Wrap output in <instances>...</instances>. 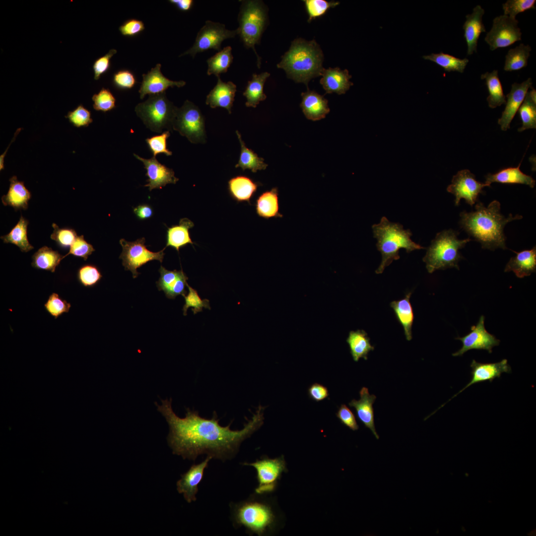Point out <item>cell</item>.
<instances>
[{
	"instance_id": "5b68a950",
	"label": "cell",
	"mask_w": 536,
	"mask_h": 536,
	"mask_svg": "<svg viewBox=\"0 0 536 536\" xmlns=\"http://www.w3.org/2000/svg\"><path fill=\"white\" fill-rule=\"evenodd\" d=\"M229 506L233 527L243 528L249 535H265L275 526L276 516L271 506L254 495L239 502H231Z\"/></svg>"
},
{
	"instance_id": "8d00e7d4",
	"label": "cell",
	"mask_w": 536,
	"mask_h": 536,
	"mask_svg": "<svg viewBox=\"0 0 536 536\" xmlns=\"http://www.w3.org/2000/svg\"><path fill=\"white\" fill-rule=\"evenodd\" d=\"M63 258V256L58 251L45 246L33 254L31 265L36 269L54 272Z\"/></svg>"
},
{
	"instance_id": "680465c9",
	"label": "cell",
	"mask_w": 536,
	"mask_h": 536,
	"mask_svg": "<svg viewBox=\"0 0 536 536\" xmlns=\"http://www.w3.org/2000/svg\"><path fill=\"white\" fill-rule=\"evenodd\" d=\"M336 415L341 423L353 431L358 429L359 426L352 411L345 405L342 404Z\"/></svg>"
},
{
	"instance_id": "f907efd6",
	"label": "cell",
	"mask_w": 536,
	"mask_h": 536,
	"mask_svg": "<svg viewBox=\"0 0 536 536\" xmlns=\"http://www.w3.org/2000/svg\"><path fill=\"white\" fill-rule=\"evenodd\" d=\"M536 0H508L502 4L504 15L515 19L516 15L535 8Z\"/></svg>"
},
{
	"instance_id": "6125c7cd",
	"label": "cell",
	"mask_w": 536,
	"mask_h": 536,
	"mask_svg": "<svg viewBox=\"0 0 536 536\" xmlns=\"http://www.w3.org/2000/svg\"><path fill=\"white\" fill-rule=\"evenodd\" d=\"M169 2L182 11H189L194 4V1L192 0H170Z\"/></svg>"
},
{
	"instance_id": "cb8c5ba5",
	"label": "cell",
	"mask_w": 536,
	"mask_h": 536,
	"mask_svg": "<svg viewBox=\"0 0 536 536\" xmlns=\"http://www.w3.org/2000/svg\"><path fill=\"white\" fill-rule=\"evenodd\" d=\"M360 399L352 400L348 403L350 407L355 408L357 417L365 426L369 428L377 439H379L374 423V414L373 404L376 397L369 393L367 388L363 387L359 392Z\"/></svg>"
},
{
	"instance_id": "7402d4cb",
	"label": "cell",
	"mask_w": 536,
	"mask_h": 536,
	"mask_svg": "<svg viewBox=\"0 0 536 536\" xmlns=\"http://www.w3.org/2000/svg\"><path fill=\"white\" fill-rule=\"evenodd\" d=\"M484 12V9L480 5H477L473 8L471 14L466 16V20L463 28L464 31V36L468 47V55H471L474 52H477L479 36L482 32H486L482 22V16Z\"/></svg>"
},
{
	"instance_id": "c3c4849f",
	"label": "cell",
	"mask_w": 536,
	"mask_h": 536,
	"mask_svg": "<svg viewBox=\"0 0 536 536\" xmlns=\"http://www.w3.org/2000/svg\"><path fill=\"white\" fill-rule=\"evenodd\" d=\"M309 15L308 21L324 15L327 10L337 5L338 1H328L325 0H303Z\"/></svg>"
},
{
	"instance_id": "9f6ffc18",
	"label": "cell",
	"mask_w": 536,
	"mask_h": 536,
	"mask_svg": "<svg viewBox=\"0 0 536 536\" xmlns=\"http://www.w3.org/2000/svg\"><path fill=\"white\" fill-rule=\"evenodd\" d=\"M117 52L116 49H111L105 55L99 57L94 61L92 68L95 80H98L102 75L109 70L111 67V59Z\"/></svg>"
},
{
	"instance_id": "3957f363",
	"label": "cell",
	"mask_w": 536,
	"mask_h": 536,
	"mask_svg": "<svg viewBox=\"0 0 536 536\" xmlns=\"http://www.w3.org/2000/svg\"><path fill=\"white\" fill-rule=\"evenodd\" d=\"M323 58L322 51L314 40L307 41L299 38L292 42L277 67L284 69L287 76L295 81L308 86L312 78L320 76Z\"/></svg>"
},
{
	"instance_id": "7dc6e473",
	"label": "cell",
	"mask_w": 536,
	"mask_h": 536,
	"mask_svg": "<svg viewBox=\"0 0 536 536\" xmlns=\"http://www.w3.org/2000/svg\"><path fill=\"white\" fill-rule=\"evenodd\" d=\"M187 286L189 289V293L187 295L183 296L185 301V304L183 307L184 316L187 315V310L190 307H192V310L194 314L202 311L203 307L210 309L208 300L206 299L202 300L195 289L188 284Z\"/></svg>"
},
{
	"instance_id": "11a10c76",
	"label": "cell",
	"mask_w": 536,
	"mask_h": 536,
	"mask_svg": "<svg viewBox=\"0 0 536 536\" xmlns=\"http://www.w3.org/2000/svg\"><path fill=\"white\" fill-rule=\"evenodd\" d=\"M66 117L76 127H87L93 121L90 111L81 104L68 112Z\"/></svg>"
},
{
	"instance_id": "4fadbf2b",
	"label": "cell",
	"mask_w": 536,
	"mask_h": 536,
	"mask_svg": "<svg viewBox=\"0 0 536 536\" xmlns=\"http://www.w3.org/2000/svg\"><path fill=\"white\" fill-rule=\"evenodd\" d=\"M518 22L516 18L504 14L494 18L492 28L485 38L490 50L507 47L521 40L522 33Z\"/></svg>"
},
{
	"instance_id": "8fae6325",
	"label": "cell",
	"mask_w": 536,
	"mask_h": 536,
	"mask_svg": "<svg viewBox=\"0 0 536 536\" xmlns=\"http://www.w3.org/2000/svg\"><path fill=\"white\" fill-rule=\"evenodd\" d=\"M237 34L236 29L230 30L223 24L207 20L198 33L193 46L179 57L190 55L194 58L197 54L210 49L219 51L224 40L234 38Z\"/></svg>"
},
{
	"instance_id": "be15d7a7",
	"label": "cell",
	"mask_w": 536,
	"mask_h": 536,
	"mask_svg": "<svg viewBox=\"0 0 536 536\" xmlns=\"http://www.w3.org/2000/svg\"><path fill=\"white\" fill-rule=\"evenodd\" d=\"M21 128H19V129H17L16 130V132L15 133L14 136V137L13 138V139L10 142V144L8 145L7 149L5 150V152L3 154H2L0 156V171L4 169V158L5 157L6 153L7 151L8 150V147L10 146V144L13 142V141L14 140V139L15 138V137L19 134V133L21 131Z\"/></svg>"
},
{
	"instance_id": "60d3db41",
	"label": "cell",
	"mask_w": 536,
	"mask_h": 536,
	"mask_svg": "<svg viewBox=\"0 0 536 536\" xmlns=\"http://www.w3.org/2000/svg\"><path fill=\"white\" fill-rule=\"evenodd\" d=\"M531 51V47L529 45L522 43L509 50L505 57L504 70L516 71L526 67Z\"/></svg>"
},
{
	"instance_id": "836d02e7",
	"label": "cell",
	"mask_w": 536,
	"mask_h": 536,
	"mask_svg": "<svg viewBox=\"0 0 536 536\" xmlns=\"http://www.w3.org/2000/svg\"><path fill=\"white\" fill-rule=\"evenodd\" d=\"M346 342L352 357L355 362L358 361L360 358L367 360L369 352L374 349V347L370 343L367 334L363 330L350 331Z\"/></svg>"
},
{
	"instance_id": "f6af8a7d",
	"label": "cell",
	"mask_w": 536,
	"mask_h": 536,
	"mask_svg": "<svg viewBox=\"0 0 536 536\" xmlns=\"http://www.w3.org/2000/svg\"><path fill=\"white\" fill-rule=\"evenodd\" d=\"M92 100L93 107L96 111L106 112L116 107V98L107 88H102L98 93L92 96Z\"/></svg>"
},
{
	"instance_id": "484cf974",
	"label": "cell",
	"mask_w": 536,
	"mask_h": 536,
	"mask_svg": "<svg viewBox=\"0 0 536 536\" xmlns=\"http://www.w3.org/2000/svg\"><path fill=\"white\" fill-rule=\"evenodd\" d=\"M300 106L305 117L316 121L325 118L330 112L328 100L316 91L309 89L301 93Z\"/></svg>"
},
{
	"instance_id": "b9f144b4",
	"label": "cell",
	"mask_w": 536,
	"mask_h": 536,
	"mask_svg": "<svg viewBox=\"0 0 536 536\" xmlns=\"http://www.w3.org/2000/svg\"><path fill=\"white\" fill-rule=\"evenodd\" d=\"M233 57L232 54V48L230 46L224 47L207 61L208 69L207 74L215 75L219 76L221 73L227 71L228 68L233 62Z\"/></svg>"
},
{
	"instance_id": "9c48e42d",
	"label": "cell",
	"mask_w": 536,
	"mask_h": 536,
	"mask_svg": "<svg viewBox=\"0 0 536 536\" xmlns=\"http://www.w3.org/2000/svg\"><path fill=\"white\" fill-rule=\"evenodd\" d=\"M173 130L193 143L205 141L204 117L199 107L188 100L181 108H178Z\"/></svg>"
},
{
	"instance_id": "1f68e13d",
	"label": "cell",
	"mask_w": 536,
	"mask_h": 536,
	"mask_svg": "<svg viewBox=\"0 0 536 536\" xmlns=\"http://www.w3.org/2000/svg\"><path fill=\"white\" fill-rule=\"evenodd\" d=\"M228 190L231 197L238 202H250V200L259 186L250 178L238 176L231 178L228 183Z\"/></svg>"
},
{
	"instance_id": "f5cc1de1",
	"label": "cell",
	"mask_w": 536,
	"mask_h": 536,
	"mask_svg": "<svg viewBox=\"0 0 536 536\" xmlns=\"http://www.w3.org/2000/svg\"><path fill=\"white\" fill-rule=\"evenodd\" d=\"M112 83L114 87L119 90H129L134 86L136 83V79L134 74L131 71L123 69L114 73L112 77Z\"/></svg>"
},
{
	"instance_id": "4dcf8cb0",
	"label": "cell",
	"mask_w": 536,
	"mask_h": 536,
	"mask_svg": "<svg viewBox=\"0 0 536 536\" xmlns=\"http://www.w3.org/2000/svg\"><path fill=\"white\" fill-rule=\"evenodd\" d=\"M194 226V224L191 220L187 218H184L180 219L178 225L168 228L166 247L174 248L179 252L180 248L188 244H193L190 235L189 229Z\"/></svg>"
},
{
	"instance_id": "603a6c76",
	"label": "cell",
	"mask_w": 536,
	"mask_h": 536,
	"mask_svg": "<svg viewBox=\"0 0 536 536\" xmlns=\"http://www.w3.org/2000/svg\"><path fill=\"white\" fill-rule=\"evenodd\" d=\"M320 75L322 77L320 82L325 90L326 94H345L353 84L349 80L351 75L346 69L342 70L339 67H329L328 69L323 68Z\"/></svg>"
},
{
	"instance_id": "7bdbcfd3",
	"label": "cell",
	"mask_w": 536,
	"mask_h": 536,
	"mask_svg": "<svg viewBox=\"0 0 536 536\" xmlns=\"http://www.w3.org/2000/svg\"><path fill=\"white\" fill-rule=\"evenodd\" d=\"M423 58L436 63L447 72L457 71L463 73L469 62L467 58L459 59L452 55L444 53H432L423 56Z\"/></svg>"
},
{
	"instance_id": "277c9868",
	"label": "cell",
	"mask_w": 536,
	"mask_h": 536,
	"mask_svg": "<svg viewBox=\"0 0 536 536\" xmlns=\"http://www.w3.org/2000/svg\"><path fill=\"white\" fill-rule=\"evenodd\" d=\"M372 228L374 237L377 240V248L382 255L381 264L375 271L377 274L383 273L387 267L400 258V249L403 248L408 253L425 249L411 239L410 230L403 229L400 223L390 221L386 217H382Z\"/></svg>"
},
{
	"instance_id": "f1b7e54d",
	"label": "cell",
	"mask_w": 536,
	"mask_h": 536,
	"mask_svg": "<svg viewBox=\"0 0 536 536\" xmlns=\"http://www.w3.org/2000/svg\"><path fill=\"white\" fill-rule=\"evenodd\" d=\"M521 163L517 167L502 169L496 173H489L485 176V183L490 186L492 183L502 184H521L528 185L533 188L536 181L531 176L523 173L520 169Z\"/></svg>"
},
{
	"instance_id": "ee69618b",
	"label": "cell",
	"mask_w": 536,
	"mask_h": 536,
	"mask_svg": "<svg viewBox=\"0 0 536 536\" xmlns=\"http://www.w3.org/2000/svg\"><path fill=\"white\" fill-rule=\"evenodd\" d=\"M77 277L78 281L82 285L86 287H91L99 283L102 275L96 266L85 264L78 268Z\"/></svg>"
},
{
	"instance_id": "4316f807",
	"label": "cell",
	"mask_w": 536,
	"mask_h": 536,
	"mask_svg": "<svg viewBox=\"0 0 536 536\" xmlns=\"http://www.w3.org/2000/svg\"><path fill=\"white\" fill-rule=\"evenodd\" d=\"M512 257L504 269L505 272L512 271L518 278H523L535 272L536 270V247L531 250H525L516 252Z\"/></svg>"
},
{
	"instance_id": "d6986e66",
	"label": "cell",
	"mask_w": 536,
	"mask_h": 536,
	"mask_svg": "<svg viewBox=\"0 0 536 536\" xmlns=\"http://www.w3.org/2000/svg\"><path fill=\"white\" fill-rule=\"evenodd\" d=\"M532 85L531 78H528L521 83L515 82L512 85L510 92L506 96L507 100L505 108L501 117L498 121L502 131H507L510 128L512 120L523 103L528 89L532 87Z\"/></svg>"
},
{
	"instance_id": "ffe728a7",
	"label": "cell",
	"mask_w": 536,
	"mask_h": 536,
	"mask_svg": "<svg viewBox=\"0 0 536 536\" xmlns=\"http://www.w3.org/2000/svg\"><path fill=\"white\" fill-rule=\"evenodd\" d=\"M212 459L210 456H207L200 464L193 465L186 473L181 475V478L177 482L178 492L183 494L187 502L191 503L196 500L198 485L202 479L205 469Z\"/></svg>"
},
{
	"instance_id": "9a60e30c",
	"label": "cell",
	"mask_w": 536,
	"mask_h": 536,
	"mask_svg": "<svg viewBox=\"0 0 536 536\" xmlns=\"http://www.w3.org/2000/svg\"><path fill=\"white\" fill-rule=\"evenodd\" d=\"M484 319V316H481L477 324L471 327L469 333L464 336L455 338L461 340L463 345L460 349L453 353V356H462L472 349L485 350L491 353L493 347L499 344L500 340L485 329Z\"/></svg>"
},
{
	"instance_id": "d6a6232c",
	"label": "cell",
	"mask_w": 536,
	"mask_h": 536,
	"mask_svg": "<svg viewBox=\"0 0 536 536\" xmlns=\"http://www.w3.org/2000/svg\"><path fill=\"white\" fill-rule=\"evenodd\" d=\"M278 196L277 188H273L264 192L258 197L256 202V210L259 216L266 219L282 217L279 212Z\"/></svg>"
},
{
	"instance_id": "681fc988",
	"label": "cell",
	"mask_w": 536,
	"mask_h": 536,
	"mask_svg": "<svg viewBox=\"0 0 536 536\" xmlns=\"http://www.w3.org/2000/svg\"><path fill=\"white\" fill-rule=\"evenodd\" d=\"M70 307L69 303L62 299L56 293H52L44 304L46 311L55 319H57L65 313H67Z\"/></svg>"
},
{
	"instance_id": "44dd1931",
	"label": "cell",
	"mask_w": 536,
	"mask_h": 536,
	"mask_svg": "<svg viewBox=\"0 0 536 536\" xmlns=\"http://www.w3.org/2000/svg\"><path fill=\"white\" fill-rule=\"evenodd\" d=\"M159 272L160 276L156 281V286L159 291H164L167 298L175 299L179 295H185L188 278L182 270H169L161 266Z\"/></svg>"
},
{
	"instance_id": "6f0895ef",
	"label": "cell",
	"mask_w": 536,
	"mask_h": 536,
	"mask_svg": "<svg viewBox=\"0 0 536 536\" xmlns=\"http://www.w3.org/2000/svg\"><path fill=\"white\" fill-rule=\"evenodd\" d=\"M145 29L142 21L131 18L125 21L119 28L121 34L127 37H134L141 33Z\"/></svg>"
},
{
	"instance_id": "ab89813d",
	"label": "cell",
	"mask_w": 536,
	"mask_h": 536,
	"mask_svg": "<svg viewBox=\"0 0 536 536\" xmlns=\"http://www.w3.org/2000/svg\"><path fill=\"white\" fill-rule=\"evenodd\" d=\"M531 88L530 91L527 92L519 109L522 122V126L518 129L519 132L536 128V91L532 87Z\"/></svg>"
},
{
	"instance_id": "7c38bea8",
	"label": "cell",
	"mask_w": 536,
	"mask_h": 536,
	"mask_svg": "<svg viewBox=\"0 0 536 536\" xmlns=\"http://www.w3.org/2000/svg\"><path fill=\"white\" fill-rule=\"evenodd\" d=\"M241 465L251 466L255 469L258 482L255 489L257 494L273 491L282 473L287 470L283 456L274 459L265 457L254 462H244Z\"/></svg>"
},
{
	"instance_id": "94428289",
	"label": "cell",
	"mask_w": 536,
	"mask_h": 536,
	"mask_svg": "<svg viewBox=\"0 0 536 536\" xmlns=\"http://www.w3.org/2000/svg\"><path fill=\"white\" fill-rule=\"evenodd\" d=\"M134 212L136 217L144 220L151 217L153 214L152 207L148 204H139L134 208Z\"/></svg>"
},
{
	"instance_id": "6da1fadb",
	"label": "cell",
	"mask_w": 536,
	"mask_h": 536,
	"mask_svg": "<svg viewBox=\"0 0 536 536\" xmlns=\"http://www.w3.org/2000/svg\"><path fill=\"white\" fill-rule=\"evenodd\" d=\"M161 401V405L155 404L169 424L168 444L174 454L184 459L194 461L203 454L223 462L233 459L241 443L264 423L265 407L261 405L242 429L233 430L231 422L226 426L219 424L215 412L211 419H206L198 411L187 408L185 417L181 418L173 411L171 399Z\"/></svg>"
},
{
	"instance_id": "7a4b0ae2",
	"label": "cell",
	"mask_w": 536,
	"mask_h": 536,
	"mask_svg": "<svg viewBox=\"0 0 536 536\" xmlns=\"http://www.w3.org/2000/svg\"><path fill=\"white\" fill-rule=\"evenodd\" d=\"M475 209L470 212L463 211L460 213V227L480 243L483 249H506L504 228L507 223L521 219L523 216L519 214L513 216L510 213L508 217H505L501 214L500 203L496 200L487 207L478 201Z\"/></svg>"
},
{
	"instance_id": "83f0119b",
	"label": "cell",
	"mask_w": 536,
	"mask_h": 536,
	"mask_svg": "<svg viewBox=\"0 0 536 536\" xmlns=\"http://www.w3.org/2000/svg\"><path fill=\"white\" fill-rule=\"evenodd\" d=\"M9 182L7 194L1 197L3 204L11 206L16 210H26L31 197L30 192L25 187L23 182L18 181L15 176L10 178Z\"/></svg>"
},
{
	"instance_id": "52a82bcc",
	"label": "cell",
	"mask_w": 536,
	"mask_h": 536,
	"mask_svg": "<svg viewBox=\"0 0 536 536\" xmlns=\"http://www.w3.org/2000/svg\"><path fill=\"white\" fill-rule=\"evenodd\" d=\"M238 16L239 24L236 29L244 45L252 48L257 58L260 67L261 58L257 54L255 45L259 44L267 22V9L262 1L242 0Z\"/></svg>"
},
{
	"instance_id": "2e32d148",
	"label": "cell",
	"mask_w": 536,
	"mask_h": 536,
	"mask_svg": "<svg viewBox=\"0 0 536 536\" xmlns=\"http://www.w3.org/2000/svg\"><path fill=\"white\" fill-rule=\"evenodd\" d=\"M471 368V379L470 382L447 402L456 397L469 387L477 383L488 381L491 383L495 379L499 378L503 373H510L511 368L508 360L504 359L495 363H480L472 360L470 365Z\"/></svg>"
},
{
	"instance_id": "74e56055",
	"label": "cell",
	"mask_w": 536,
	"mask_h": 536,
	"mask_svg": "<svg viewBox=\"0 0 536 536\" xmlns=\"http://www.w3.org/2000/svg\"><path fill=\"white\" fill-rule=\"evenodd\" d=\"M28 221L21 215L17 223L6 235L0 237L4 243H11L17 246L21 252H27L34 249L27 238Z\"/></svg>"
},
{
	"instance_id": "bcb514c9",
	"label": "cell",
	"mask_w": 536,
	"mask_h": 536,
	"mask_svg": "<svg viewBox=\"0 0 536 536\" xmlns=\"http://www.w3.org/2000/svg\"><path fill=\"white\" fill-rule=\"evenodd\" d=\"M52 227L53 232L51 235V238L55 241L61 248H70L77 237L76 231L73 229L69 228H60L53 223Z\"/></svg>"
},
{
	"instance_id": "d590c367",
	"label": "cell",
	"mask_w": 536,
	"mask_h": 536,
	"mask_svg": "<svg viewBox=\"0 0 536 536\" xmlns=\"http://www.w3.org/2000/svg\"><path fill=\"white\" fill-rule=\"evenodd\" d=\"M481 79L485 80L489 95L486 100L491 108H495L506 103V96L504 94L502 85L498 76L497 70L491 72H486L481 74Z\"/></svg>"
},
{
	"instance_id": "ba28073f",
	"label": "cell",
	"mask_w": 536,
	"mask_h": 536,
	"mask_svg": "<svg viewBox=\"0 0 536 536\" xmlns=\"http://www.w3.org/2000/svg\"><path fill=\"white\" fill-rule=\"evenodd\" d=\"M177 109L164 92L149 95L145 101L136 106L135 112L148 129L161 133L164 129L173 130Z\"/></svg>"
},
{
	"instance_id": "ac0fdd59",
	"label": "cell",
	"mask_w": 536,
	"mask_h": 536,
	"mask_svg": "<svg viewBox=\"0 0 536 536\" xmlns=\"http://www.w3.org/2000/svg\"><path fill=\"white\" fill-rule=\"evenodd\" d=\"M161 64H157L147 73L142 75V80L138 90L140 99H143L147 94L163 93L169 87H181L186 84L185 81H173L164 76L161 71Z\"/></svg>"
},
{
	"instance_id": "91938a15",
	"label": "cell",
	"mask_w": 536,
	"mask_h": 536,
	"mask_svg": "<svg viewBox=\"0 0 536 536\" xmlns=\"http://www.w3.org/2000/svg\"><path fill=\"white\" fill-rule=\"evenodd\" d=\"M308 393L309 397L312 400L318 402L323 401L329 396L327 388L317 383H315L309 387Z\"/></svg>"
},
{
	"instance_id": "db71d44e",
	"label": "cell",
	"mask_w": 536,
	"mask_h": 536,
	"mask_svg": "<svg viewBox=\"0 0 536 536\" xmlns=\"http://www.w3.org/2000/svg\"><path fill=\"white\" fill-rule=\"evenodd\" d=\"M94 251H95V249L91 244L85 240L83 235L77 236L70 247L69 252L63 256V259L69 255H72L86 261L88 256Z\"/></svg>"
},
{
	"instance_id": "f546056e",
	"label": "cell",
	"mask_w": 536,
	"mask_h": 536,
	"mask_svg": "<svg viewBox=\"0 0 536 536\" xmlns=\"http://www.w3.org/2000/svg\"><path fill=\"white\" fill-rule=\"evenodd\" d=\"M411 292L407 293L402 299L393 301L390 307L393 309L398 322L402 326L406 339H412V326L414 318L413 308L410 302Z\"/></svg>"
},
{
	"instance_id": "5bb4252c",
	"label": "cell",
	"mask_w": 536,
	"mask_h": 536,
	"mask_svg": "<svg viewBox=\"0 0 536 536\" xmlns=\"http://www.w3.org/2000/svg\"><path fill=\"white\" fill-rule=\"evenodd\" d=\"M490 187L485 183H482L475 179L474 174L469 170L464 169L458 172L453 177L452 184L448 186L447 191L455 197V204L458 206L462 199L472 206L477 201L480 194H483V188Z\"/></svg>"
},
{
	"instance_id": "30bf717a",
	"label": "cell",
	"mask_w": 536,
	"mask_h": 536,
	"mask_svg": "<svg viewBox=\"0 0 536 536\" xmlns=\"http://www.w3.org/2000/svg\"><path fill=\"white\" fill-rule=\"evenodd\" d=\"M145 241L144 237L134 242L127 241L124 239L120 240L122 252L119 258L122 260L125 270L132 272L134 278L139 274L137 271L138 268L153 260L162 263L164 258L165 247L157 252H151L146 248Z\"/></svg>"
},
{
	"instance_id": "d4e9b609",
	"label": "cell",
	"mask_w": 536,
	"mask_h": 536,
	"mask_svg": "<svg viewBox=\"0 0 536 536\" xmlns=\"http://www.w3.org/2000/svg\"><path fill=\"white\" fill-rule=\"evenodd\" d=\"M217 78V83L207 95L205 103L211 108H224L231 114L236 85L232 81L223 82L220 76Z\"/></svg>"
},
{
	"instance_id": "f35d334b",
	"label": "cell",
	"mask_w": 536,
	"mask_h": 536,
	"mask_svg": "<svg viewBox=\"0 0 536 536\" xmlns=\"http://www.w3.org/2000/svg\"><path fill=\"white\" fill-rule=\"evenodd\" d=\"M236 133L240 143L241 152L239 159L235 167H240L243 171L249 169L254 173L266 169L268 164L265 163L264 159L259 157L256 153L245 145L238 131H236Z\"/></svg>"
},
{
	"instance_id": "e0dca14e",
	"label": "cell",
	"mask_w": 536,
	"mask_h": 536,
	"mask_svg": "<svg viewBox=\"0 0 536 536\" xmlns=\"http://www.w3.org/2000/svg\"><path fill=\"white\" fill-rule=\"evenodd\" d=\"M134 155L143 163L146 170L145 175L148 177L146 180L148 183L144 186L148 187L150 191L155 189H161L168 184H176L178 181L179 179L175 176L174 171L160 163L156 157L145 159L135 153Z\"/></svg>"
},
{
	"instance_id": "e575fe53",
	"label": "cell",
	"mask_w": 536,
	"mask_h": 536,
	"mask_svg": "<svg viewBox=\"0 0 536 536\" xmlns=\"http://www.w3.org/2000/svg\"><path fill=\"white\" fill-rule=\"evenodd\" d=\"M270 76L268 72L257 74H253L252 78L248 81L243 94L247 99L245 105L248 107L256 108L261 101L267 98L264 92V86L267 79Z\"/></svg>"
},
{
	"instance_id": "8992f818",
	"label": "cell",
	"mask_w": 536,
	"mask_h": 536,
	"mask_svg": "<svg viewBox=\"0 0 536 536\" xmlns=\"http://www.w3.org/2000/svg\"><path fill=\"white\" fill-rule=\"evenodd\" d=\"M458 235L459 233L453 229L444 230L438 233L431 241L422 259L429 273L452 268L460 269L458 263L463 257L459 250L471 240H460Z\"/></svg>"
},
{
	"instance_id": "816d5d0a",
	"label": "cell",
	"mask_w": 536,
	"mask_h": 536,
	"mask_svg": "<svg viewBox=\"0 0 536 536\" xmlns=\"http://www.w3.org/2000/svg\"><path fill=\"white\" fill-rule=\"evenodd\" d=\"M170 135L169 131H166L160 134L145 139L147 146L153 156L156 157L157 155L161 153L167 156L172 155V152L167 147V139Z\"/></svg>"
}]
</instances>
